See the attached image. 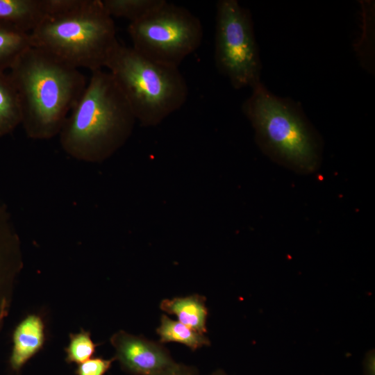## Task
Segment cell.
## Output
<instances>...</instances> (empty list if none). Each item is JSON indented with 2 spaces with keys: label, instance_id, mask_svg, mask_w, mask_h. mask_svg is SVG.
<instances>
[{
  "label": "cell",
  "instance_id": "obj_8",
  "mask_svg": "<svg viewBox=\"0 0 375 375\" xmlns=\"http://www.w3.org/2000/svg\"><path fill=\"white\" fill-rule=\"evenodd\" d=\"M118 360L133 375H156L176 362L164 344L119 331L110 338Z\"/></svg>",
  "mask_w": 375,
  "mask_h": 375
},
{
  "label": "cell",
  "instance_id": "obj_21",
  "mask_svg": "<svg viewBox=\"0 0 375 375\" xmlns=\"http://www.w3.org/2000/svg\"><path fill=\"white\" fill-rule=\"evenodd\" d=\"M9 301H4L1 309L0 310V329L2 326V324L3 323L4 319L7 317L8 313V307H9Z\"/></svg>",
  "mask_w": 375,
  "mask_h": 375
},
{
  "label": "cell",
  "instance_id": "obj_4",
  "mask_svg": "<svg viewBox=\"0 0 375 375\" xmlns=\"http://www.w3.org/2000/svg\"><path fill=\"white\" fill-rule=\"evenodd\" d=\"M29 35L32 47L91 72L105 67L119 43L101 0H83L72 10L46 16Z\"/></svg>",
  "mask_w": 375,
  "mask_h": 375
},
{
  "label": "cell",
  "instance_id": "obj_9",
  "mask_svg": "<svg viewBox=\"0 0 375 375\" xmlns=\"http://www.w3.org/2000/svg\"><path fill=\"white\" fill-rule=\"evenodd\" d=\"M23 267L19 236L7 207L0 205V310L10 302L16 278Z\"/></svg>",
  "mask_w": 375,
  "mask_h": 375
},
{
  "label": "cell",
  "instance_id": "obj_3",
  "mask_svg": "<svg viewBox=\"0 0 375 375\" xmlns=\"http://www.w3.org/2000/svg\"><path fill=\"white\" fill-rule=\"evenodd\" d=\"M257 144L278 163L299 173L316 170L321 142L301 109L292 101L275 96L260 83L242 104Z\"/></svg>",
  "mask_w": 375,
  "mask_h": 375
},
{
  "label": "cell",
  "instance_id": "obj_11",
  "mask_svg": "<svg viewBox=\"0 0 375 375\" xmlns=\"http://www.w3.org/2000/svg\"><path fill=\"white\" fill-rule=\"evenodd\" d=\"M45 17L44 0H0V24L30 33Z\"/></svg>",
  "mask_w": 375,
  "mask_h": 375
},
{
  "label": "cell",
  "instance_id": "obj_19",
  "mask_svg": "<svg viewBox=\"0 0 375 375\" xmlns=\"http://www.w3.org/2000/svg\"><path fill=\"white\" fill-rule=\"evenodd\" d=\"M156 375H199V372L194 366L176 362Z\"/></svg>",
  "mask_w": 375,
  "mask_h": 375
},
{
  "label": "cell",
  "instance_id": "obj_12",
  "mask_svg": "<svg viewBox=\"0 0 375 375\" xmlns=\"http://www.w3.org/2000/svg\"><path fill=\"white\" fill-rule=\"evenodd\" d=\"M206 297L199 294L165 299L160 303L164 312L176 315L178 321L189 328L205 334L207 332L208 308Z\"/></svg>",
  "mask_w": 375,
  "mask_h": 375
},
{
  "label": "cell",
  "instance_id": "obj_14",
  "mask_svg": "<svg viewBox=\"0 0 375 375\" xmlns=\"http://www.w3.org/2000/svg\"><path fill=\"white\" fill-rule=\"evenodd\" d=\"M156 333L159 335L160 343L177 342L192 351L210 344L209 338L205 334L200 333L166 315H161Z\"/></svg>",
  "mask_w": 375,
  "mask_h": 375
},
{
  "label": "cell",
  "instance_id": "obj_1",
  "mask_svg": "<svg viewBox=\"0 0 375 375\" xmlns=\"http://www.w3.org/2000/svg\"><path fill=\"white\" fill-rule=\"evenodd\" d=\"M17 90L22 125L28 138L46 140L58 135L87 82L78 69L30 47L8 72Z\"/></svg>",
  "mask_w": 375,
  "mask_h": 375
},
{
  "label": "cell",
  "instance_id": "obj_7",
  "mask_svg": "<svg viewBox=\"0 0 375 375\" xmlns=\"http://www.w3.org/2000/svg\"><path fill=\"white\" fill-rule=\"evenodd\" d=\"M216 8L217 69L234 88H253L261 83V63L251 15L236 0H220Z\"/></svg>",
  "mask_w": 375,
  "mask_h": 375
},
{
  "label": "cell",
  "instance_id": "obj_20",
  "mask_svg": "<svg viewBox=\"0 0 375 375\" xmlns=\"http://www.w3.org/2000/svg\"><path fill=\"white\" fill-rule=\"evenodd\" d=\"M364 374L375 375V359L372 353L368 354L364 360Z\"/></svg>",
  "mask_w": 375,
  "mask_h": 375
},
{
  "label": "cell",
  "instance_id": "obj_15",
  "mask_svg": "<svg viewBox=\"0 0 375 375\" xmlns=\"http://www.w3.org/2000/svg\"><path fill=\"white\" fill-rule=\"evenodd\" d=\"M30 47L29 33L0 24V73L10 69L18 57Z\"/></svg>",
  "mask_w": 375,
  "mask_h": 375
},
{
  "label": "cell",
  "instance_id": "obj_18",
  "mask_svg": "<svg viewBox=\"0 0 375 375\" xmlns=\"http://www.w3.org/2000/svg\"><path fill=\"white\" fill-rule=\"evenodd\" d=\"M116 360L115 357L105 359L101 357L90 358L78 364L75 373L76 375H104Z\"/></svg>",
  "mask_w": 375,
  "mask_h": 375
},
{
  "label": "cell",
  "instance_id": "obj_6",
  "mask_svg": "<svg viewBox=\"0 0 375 375\" xmlns=\"http://www.w3.org/2000/svg\"><path fill=\"white\" fill-rule=\"evenodd\" d=\"M128 33L135 51L174 67L201 46L203 38L202 24L196 15L165 0L144 17L131 22Z\"/></svg>",
  "mask_w": 375,
  "mask_h": 375
},
{
  "label": "cell",
  "instance_id": "obj_2",
  "mask_svg": "<svg viewBox=\"0 0 375 375\" xmlns=\"http://www.w3.org/2000/svg\"><path fill=\"white\" fill-rule=\"evenodd\" d=\"M136 119L109 72H92L58 134L63 151L85 162L111 157L130 138Z\"/></svg>",
  "mask_w": 375,
  "mask_h": 375
},
{
  "label": "cell",
  "instance_id": "obj_17",
  "mask_svg": "<svg viewBox=\"0 0 375 375\" xmlns=\"http://www.w3.org/2000/svg\"><path fill=\"white\" fill-rule=\"evenodd\" d=\"M69 336V344L65 348L67 362L80 364L94 354L99 344L92 341L89 331L81 329L79 333H70Z\"/></svg>",
  "mask_w": 375,
  "mask_h": 375
},
{
  "label": "cell",
  "instance_id": "obj_22",
  "mask_svg": "<svg viewBox=\"0 0 375 375\" xmlns=\"http://www.w3.org/2000/svg\"><path fill=\"white\" fill-rule=\"evenodd\" d=\"M209 375H228L225 372L221 369L216 370Z\"/></svg>",
  "mask_w": 375,
  "mask_h": 375
},
{
  "label": "cell",
  "instance_id": "obj_16",
  "mask_svg": "<svg viewBox=\"0 0 375 375\" xmlns=\"http://www.w3.org/2000/svg\"><path fill=\"white\" fill-rule=\"evenodd\" d=\"M165 0H101L111 17H122L131 22L139 20L160 6Z\"/></svg>",
  "mask_w": 375,
  "mask_h": 375
},
{
  "label": "cell",
  "instance_id": "obj_13",
  "mask_svg": "<svg viewBox=\"0 0 375 375\" xmlns=\"http://www.w3.org/2000/svg\"><path fill=\"white\" fill-rule=\"evenodd\" d=\"M18 94L8 73H0V137L12 132L22 124Z\"/></svg>",
  "mask_w": 375,
  "mask_h": 375
},
{
  "label": "cell",
  "instance_id": "obj_5",
  "mask_svg": "<svg viewBox=\"0 0 375 375\" xmlns=\"http://www.w3.org/2000/svg\"><path fill=\"white\" fill-rule=\"evenodd\" d=\"M115 78L134 116L142 126H156L180 109L189 90L178 67L153 61L132 47L121 44L106 67Z\"/></svg>",
  "mask_w": 375,
  "mask_h": 375
},
{
  "label": "cell",
  "instance_id": "obj_10",
  "mask_svg": "<svg viewBox=\"0 0 375 375\" xmlns=\"http://www.w3.org/2000/svg\"><path fill=\"white\" fill-rule=\"evenodd\" d=\"M44 324L40 316L31 314L22 319L12 333L10 365L18 372L42 349L45 341Z\"/></svg>",
  "mask_w": 375,
  "mask_h": 375
}]
</instances>
